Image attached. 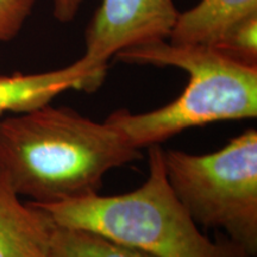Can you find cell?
<instances>
[{
  "mask_svg": "<svg viewBox=\"0 0 257 257\" xmlns=\"http://www.w3.org/2000/svg\"><path fill=\"white\" fill-rule=\"evenodd\" d=\"M83 0H54L53 14L60 23H69L78 15Z\"/></svg>",
  "mask_w": 257,
  "mask_h": 257,
  "instance_id": "obj_12",
  "label": "cell"
},
{
  "mask_svg": "<svg viewBox=\"0 0 257 257\" xmlns=\"http://www.w3.org/2000/svg\"><path fill=\"white\" fill-rule=\"evenodd\" d=\"M118 61L174 67L188 83L174 101L144 113L114 111L107 117L138 149L160 144L191 127L257 117V67L229 59L212 47L154 42L127 48Z\"/></svg>",
  "mask_w": 257,
  "mask_h": 257,
  "instance_id": "obj_2",
  "label": "cell"
},
{
  "mask_svg": "<svg viewBox=\"0 0 257 257\" xmlns=\"http://www.w3.org/2000/svg\"><path fill=\"white\" fill-rule=\"evenodd\" d=\"M118 127L48 104L0 120V170L37 204L98 194L106 174L141 159Z\"/></svg>",
  "mask_w": 257,
  "mask_h": 257,
  "instance_id": "obj_1",
  "label": "cell"
},
{
  "mask_svg": "<svg viewBox=\"0 0 257 257\" xmlns=\"http://www.w3.org/2000/svg\"><path fill=\"white\" fill-rule=\"evenodd\" d=\"M252 15H257V0H201L180 12L168 40L173 44L213 47L232 25Z\"/></svg>",
  "mask_w": 257,
  "mask_h": 257,
  "instance_id": "obj_8",
  "label": "cell"
},
{
  "mask_svg": "<svg viewBox=\"0 0 257 257\" xmlns=\"http://www.w3.org/2000/svg\"><path fill=\"white\" fill-rule=\"evenodd\" d=\"M37 0H0V42L14 40Z\"/></svg>",
  "mask_w": 257,
  "mask_h": 257,
  "instance_id": "obj_11",
  "label": "cell"
},
{
  "mask_svg": "<svg viewBox=\"0 0 257 257\" xmlns=\"http://www.w3.org/2000/svg\"><path fill=\"white\" fill-rule=\"evenodd\" d=\"M168 184L199 226L218 229L257 255V130L248 128L217 152L163 150Z\"/></svg>",
  "mask_w": 257,
  "mask_h": 257,
  "instance_id": "obj_4",
  "label": "cell"
},
{
  "mask_svg": "<svg viewBox=\"0 0 257 257\" xmlns=\"http://www.w3.org/2000/svg\"><path fill=\"white\" fill-rule=\"evenodd\" d=\"M179 15L173 0H102L86 29L85 55L108 64L127 48L166 41Z\"/></svg>",
  "mask_w": 257,
  "mask_h": 257,
  "instance_id": "obj_5",
  "label": "cell"
},
{
  "mask_svg": "<svg viewBox=\"0 0 257 257\" xmlns=\"http://www.w3.org/2000/svg\"><path fill=\"white\" fill-rule=\"evenodd\" d=\"M50 257H154L92 231L55 225Z\"/></svg>",
  "mask_w": 257,
  "mask_h": 257,
  "instance_id": "obj_9",
  "label": "cell"
},
{
  "mask_svg": "<svg viewBox=\"0 0 257 257\" xmlns=\"http://www.w3.org/2000/svg\"><path fill=\"white\" fill-rule=\"evenodd\" d=\"M212 48L236 62L257 67V15L232 25Z\"/></svg>",
  "mask_w": 257,
  "mask_h": 257,
  "instance_id": "obj_10",
  "label": "cell"
},
{
  "mask_svg": "<svg viewBox=\"0 0 257 257\" xmlns=\"http://www.w3.org/2000/svg\"><path fill=\"white\" fill-rule=\"evenodd\" d=\"M107 69L108 64L83 55L69 66L49 72L0 75V114L36 110L69 89L95 91L105 80Z\"/></svg>",
  "mask_w": 257,
  "mask_h": 257,
  "instance_id": "obj_6",
  "label": "cell"
},
{
  "mask_svg": "<svg viewBox=\"0 0 257 257\" xmlns=\"http://www.w3.org/2000/svg\"><path fill=\"white\" fill-rule=\"evenodd\" d=\"M32 204L57 226L92 231L154 257H253L226 236L212 240L199 230L170 188L160 144L149 147L148 178L134 191Z\"/></svg>",
  "mask_w": 257,
  "mask_h": 257,
  "instance_id": "obj_3",
  "label": "cell"
},
{
  "mask_svg": "<svg viewBox=\"0 0 257 257\" xmlns=\"http://www.w3.org/2000/svg\"><path fill=\"white\" fill-rule=\"evenodd\" d=\"M55 224L32 202H22L0 170V257H50Z\"/></svg>",
  "mask_w": 257,
  "mask_h": 257,
  "instance_id": "obj_7",
  "label": "cell"
}]
</instances>
